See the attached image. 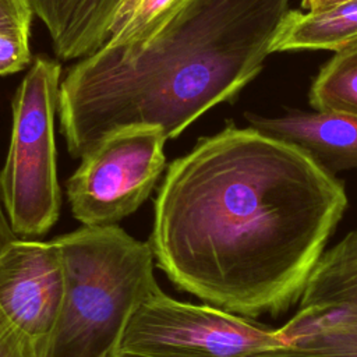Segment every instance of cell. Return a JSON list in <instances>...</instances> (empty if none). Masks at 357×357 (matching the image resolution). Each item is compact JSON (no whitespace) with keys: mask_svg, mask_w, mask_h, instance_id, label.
I'll list each match as a JSON object with an SVG mask.
<instances>
[{"mask_svg":"<svg viewBox=\"0 0 357 357\" xmlns=\"http://www.w3.org/2000/svg\"><path fill=\"white\" fill-rule=\"evenodd\" d=\"M346 208L343 183L305 151L227 123L167 165L148 243L177 290L278 317L298 303Z\"/></svg>","mask_w":357,"mask_h":357,"instance_id":"obj_1","label":"cell"},{"mask_svg":"<svg viewBox=\"0 0 357 357\" xmlns=\"http://www.w3.org/2000/svg\"><path fill=\"white\" fill-rule=\"evenodd\" d=\"M290 0H187L145 39L105 43L61 78L57 116L82 158L113 131L159 127L177 138L262 70Z\"/></svg>","mask_w":357,"mask_h":357,"instance_id":"obj_2","label":"cell"},{"mask_svg":"<svg viewBox=\"0 0 357 357\" xmlns=\"http://www.w3.org/2000/svg\"><path fill=\"white\" fill-rule=\"evenodd\" d=\"M53 240L63 298L47 357H103L119 347L137 307L160 289L153 251L119 225H81Z\"/></svg>","mask_w":357,"mask_h":357,"instance_id":"obj_3","label":"cell"},{"mask_svg":"<svg viewBox=\"0 0 357 357\" xmlns=\"http://www.w3.org/2000/svg\"><path fill=\"white\" fill-rule=\"evenodd\" d=\"M61 66L38 56L13 98L8 151L0 170V201L14 233L22 238L46 234L61 209L54 117Z\"/></svg>","mask_w":357,"mask_h":357,"instance_id":"obj_4","label":"cell"},{"mask_svg":"<svg viewBox=\"0 0 357 357\" xmlns=\"http://www.w3.org/2000/svg\"><path fill=\"white\" fill-rule=\"evenodd\" d=\"M279 329L211 304H192L162 289L131 315L119 354L132 357H265L284 347Z\"/></svg>","mask_w":357,"mask_h":357,"instance_id":"obj_5","label":"cell"},{"mask_svg":"<svg viewBox=\"0 0 357 357\" xmlns=\"http://www.w3.org/2000/svg\"><path fill=\"white\" fill-rule=\"evenodd\" d=\"M166 141L153 126L102 138L66 181L73 216L84 226H113L138 211L165 174Z\"/></svg>","mask_w":357,"mask_h":357,"instance_id":"obj_6","label":"cell"},{"mask_svg":"<svg viewBox=\"0 0 357 357\" xmlns=\"http://www.w3.org/2000/svg\"><path fill=\"white\" fill-rule=\"evenodd\" d=\"M61 298L54 240L8 243L0 251V357H47Z\"/></svg>","mask_w":357,"mask_h":357,"instance_id":"obj_7","label":"cell"},{"mask_svg":"<svg viewBox=\"0 0 357 357\" xmlns=\"http://www.w3.org/2000/svg\"><path fill=\"white\" fill-rule=\"evenodd\" d=\"M278 329L286 344L265 357H357V230L322 254Z\"/></svg>","mask_w":357,"mask_h":357,"instance_id":"obj_8","label":"cell"},{"mask_svg":"<svg viewBox=\"0 0 357 357\" xmlns=\"http://www.w3.org/2000/svg\"><path fill=\"white\" fill-rule=\"evenodd\" d=\"M245 117L251 127L301 148L331 173L357 167V116L291 110L279 117Z\"/></svg>","mask_w":357,"mask_h":357,"instance_id":"obj_9","label":"cell"},{"mask_svg":"<svg viewBox=\"0 0 357 357\" xmlns=\"http://www.w3.org/2000/svg\"><path fill=\"white\" fill-rule=\"evenodd\" d=\"M124 0H50L43 22L56 57L81 60L100 49Z\"/></svg>","mask_w":357,"mask_h":357,"instance_id":"obj_10","label":"cell"},{"mask_svg":"<svg viewBox=\"0 0 357 357\" xmlns=\"http://www.w3.org/2000/svg\"><path fill=\"white\" fill-rule=\"evenodd\" d=\"M357 42V0L319 11L290 10L272 45V53L293 50L339 52Z\"/></svg>","mask_w":357,"mask_h":357,"instance_id":"obj_11","label":"cell"},{"mask_svg":"<svg viewBox=\"0 0 357 357\" xmlns=\"http://www.w3.org/2000/svg\"><path fill=\"white\" fill-rule=\"evenodd\" d=\"M308 99L317 112L357 116V42L335 52L321 67Z\"/></svg>","mask_w":357,"mask_h":357,"instance_id":"obj_12","label":"cell"},{"mask_svg":"<svg viewBox=\"0 0 357 357\" xmlns=\"http://www.w3.org/2000/svg\"><path fill=\"white\" fill-rule=\"evenodd\" d=\"M187 0H124L112 22L106 43L127 45L149 36Z\"/></svg>","mask_w":357,"mask_h":357,"instance_id":"obj_13","label":"cell"},{"mask_svg":"<svg viewBox=\"0 0 357 357\" xmlns=\"http://www.w3.org/2000/svg\"><path fill=\"white\" fill-rule=\"evenodd\" d=\"M29 63V36L0 33V75L18 73Z\"/></svg>","mask_w":357,"mask_h":357,"instance_id":"obj_14","label":"cell"},{"mask_svg":"<svg viewBox=\"0 0 357 357\" xmlns=\"http://www.w3.org/2000/svg\"><path fill=\"white\" fill-rule=\"evenodd\" d=\"M32 15L26 0H0V33L29 36Z\"/></svg>","mask_w":357,"mask_h":357,"instance_id":"obj_15","label":"cell"},{"mask_svg":"<svg viewBox=\"0 0 357 357\" xmlns=\"http://www.w3.org/2000/svg\"><path fill=\"white\" fill-rule=\"evenodd\" d=\"M18 238V236L14 233V230L11 229L6 211L3 208V204L0 201V251L13 240Z\"/></svg>","mask_w":357,"mask_h":357,"instance_id":"obj_16","label":"cell"},{"mask_svg":"<svg viewBox=\"0 0 357 357\" xmlns=\"http://www.w3.org/2000/svg\"><path fill=\"white\" fill-rule=\"evenodd\" d=\"M349 0H303L301 7L307 11H319Z\"/></svg>","mask_w":357,"mask_h":357,"instance_id":"obj_17","label":"cell"},{"mask_svg":"<svg viewBox=\"0 0 357 357\" xmlns=\"http://www.w3.org/2000/svg\"><path fill=\"white\" fill-rule=\"evenodd\" d=\"M28 4L31 6L33 15L39 17L42 22L46 21L47 14H49V7H50V0H26Z\"/></svg>","mask_w":357,"mask_h":357,"instance_id":"obj_18","label":"cell"},{"mask_svg":"<svg viewBox=\"0 0 357 357\" xmlns=\"http://www.w3.org/2000/svg\"><path fill=\"white\" fill-rule=\"evenodd\" d=\"M103 357H119V347H116V349L107 351Z\"/></svg>","mask_w":357,"mask_h":357,"instance_id":"obj_19","label":"cell"},{"mask_svg":"<svg viewBox=\"0 0 357 357\" xmlns=\"http://www.w3.org/2000/svg\"><path fill=\"white\" fill-rule=\"evenodd\" d=\"M119 357H132V356H127V354H119Z\"/></svg>","mask_w":357,"mask_h":357,"instance_id":"obj_20","label":"cell"}]
</instances>
